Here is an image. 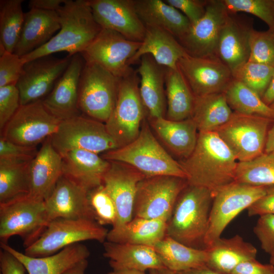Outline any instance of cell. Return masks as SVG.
<instances>
[{
    "label": "cell",
    "mask_w": 274,
    "mask_h": 274,
    "mask_svg": "<svg viewBox=\"0 0 274 274\" xmlns=\"http://www.w3.org/2000/svg\"><path fill=\"white\" fill-rule=\"evenodd\" d=\"M189 185L214 194L235 181L237 160L214 131L198 132L196 146L187 158L179 161Z\"/></svg>",
    "instance_id": "obj_1"
},
{
    "label": "cell",
    "mask_w": 274,
    "mask_h": 274,
    "mask_svg": "<svg viewBox=\"0 0 274 274\" xmlns=\"http://www.w3.org/2000/svg\"><path fill=\"white\" fill-rule=\"evenodd\" d=\"M57 13L60 23L58 32L43 46L21 57L24 63L57 52H66L70 57L81 54L101 29L93 17L88 0H66Z\"/></svg>",
    "instance_id": "obj_2"
},
{
    "label": "cell",
    "mask_w": 274,
    "mask_h": 274,
    "mask_svg": "<svg viewBox=\"0 0 274 274\" xmlns=\"http://www.w3.org/2000/svg\"><path fill=\"white\" fill-rule=\"evenodd\" d=\"M213 198L209 189L188 184L176 202L166 235L187 246L204 249Z\"/></svg>",
    "instance_id": "obj_3"
},
{
    "label": "cell",
    "mask_w": 274,
    "mask_h": 274,
    "mask_svg": "<svg viewBox=\"0 0 274 274\" xmlns=\"http://www.w3.org/2000/svg\"><path fill=\"white\" fill-rule=\"evenodd\" d=\"M101 156L109 161L128 164L145 178L169 176L186 179L180 163L160 145L144 121L135 140L125 146L104 153Z\"/></svg>",
    "instance_id": "obj_4"
},
{
    "label": "cell",
    "mask_w": 274,
    "mask_h": 274,
    "mask_svg": "<svg viewBox=\"0 0 274 274\" xmlns=\"http://www.w3.org/2000/svg\"><path fill=\"white\" fill-rule=\"evenodd\" d=\"M139 83L136 72L130 67L120 78L115 107L105 123L118 148L129 144L137 138L147 112L140 96Z\"/></svg>",
    "instance_id": "obj_5"
},
{
    "label": "cell",
    "mask_w": 274,
    "mask_h": 274,
    "mask_svg": "<svg viewBox=\"0 0 274 274\" xmlns=\"http://www.w3.org/2000/svg\"><path fill=\"white\" fill-rule=\"evenodd\" d=\"M108 232L94 220L57 218L50 221L39 237L25 248L24 254L33 257H45L85 241L104 243Z\"/></svg>",
    "instance_id": "obj_6"
},
{
    "label": "cell",
    "mask_w": 274,
    "mask_h": 274,
    "mask_svg": "<svg viewBox=\"0 0 274 274\" xmlns=\"http://www.w3.org/2000/svg\"><path fill=\"white\" fill-rule=\"evenodd\" d=\"M120 82V78L99 65L85 61L79 82L80 110L105 123L115 107Z\"/></svg>",
    "instance_id": "obj_7"
},
{
    "label": "cell",
    "mask_w": 274,
    "mask_h": 274,
    "mask_svg": "<svg viewBox=\"0 0 274 274\" xmlns=\"http://www.w3.org/2000/svg\"><path fill=\"white\" fill-rule=\"evenodd\" d=\"M49 221L44 200L28 195L0 204L1 243L18 235L25 248L33 244L46 229Z\"/></svg>",
    "instance_id": "obj_8"
},
{
    "label": "cell",
    "mask_w": 274,
    "mask_h": 274,
    "mask_svg": "<svg viewBox=\"0 0 274 274\" xmlns=\"http://www.w3.org/2000/svg\"><path fill=\"white\" fill-rule=\"evenodd\" d=\"M50 138L52 146L61 155L74 150L98 154L118 148L105 123L80 115L62 120Z\"/></svg>",
    "instance_id": "obj_9"
},
{
    "label": "cell",
    "mask_w": 274,
    "mask_h": 274,
    "mask_svg": "<svg viewBox=\"0 0 274 274\" xmlns=\"http://www.w3.org/2000/svg\"><path fill=\"white\" fill-rule=\"evenodd\" d=\"M273 120L233 112L215 132L238 162L251 160L264 152L269 125Z\"/></svg>",
    "instance_id": "obj_10"
},
{
    "label": "cell",
    "mask_w": 274,
    "mask_h": 274,
    "mask_svg": "<svg viewBox=\"0 0 274 274\" xmlns=\"http://www.w3.org/2000/svg\"><path fill=\"white\" fill-rule=\"evenodd\" d=\"M186 179L169 176L145 178L138 183L133 218L169 220Z\"/></svg>",
    "instance_id": "obj_11"
},
{
    "label": "cell",
    "mask_w": 274,
    "mask_h": 274,
    "mask_svg": "<svg viewBox=\"0 0 274 274\" xmlns=\"http://www.w3.org/2000/svg\"><path fill=\"white\" fill-rule=\"evenodd\" d=\"M265 191L266 186H253L234 181L216 192L204 240L205 248L220 238L229 223L262 197Z\"/></svg>",
    "instance_id": "obj_12"
},
{
    "label": "cell",
    "mask_w": 274,
    "mask_h": 274,
    "mask_svg": "<svg viewBox=\"0 0 274 274\" xmlns=\"http://www.w3.org/2000/svg\"><path fill=\"white\" fill-rule=\"evenodd\" d=\"M61 121L47 110L42 100L21 105L1 131V138L17 145L36 147L56 131Z\"/></svg>",
    "instance_id": "obj_13"
},
{
    "label": "cell",
    "mask_w": 274,
    "mask_h": 274,
    "mask_svg": "<svg viewBox=\"0 0 274 274\" xmlns=\"http://www.w3.org/2000/svg\"><path fill=\"white\" fill-rule=\"evenodd\" d=\"M141 44L128 40L113 30L101 28L81 54L85 61L97 64L121 78L130 68L129 60Z\"/></svg>",
    "instance_id": "obj_14"
},
{
    "label": "cell",
    "mask_w": 274,
    "mask_h": 274,
    "mask_svg": "<svg viewBox=\"0 0 274 274\" xmlns=\"http://www.w3.org/2000/svg\"><path fill=\"white\" fill-rule=\"evenodd\" d=\"M177 67L195 97L224 92L233 79L231 70L217 56L196 57L186 54Z\"/></svg>",
    "instance_id": "obj_15"
},
{
    "label": "cell",
    "mask_w": 274,
    "mask_h": 274,
    "mask_svg": "<svg viewBox=\"0 0 274 274\" xmlns=\"http://www.w3.org/2000/svg\"><path fill=\"white\" fill-rule=\"evenodd\" d=\"M72 57L59 58L52 55L37 58L24 64L16 85L21 105L43 100L68 66Z\"/></svg>",
    "instance_id": "obj_16"
},
{
    "label": "cell",
    "mask_w": 274,
    "mask_h": 274,
    "mask_svg": "<svg viewBox=\"0 0 274 274\" xmlns=\"http://www.w3.org/2000/svg\"><path fill=\"white\" fill-rule=\"evenodd\" d=\"M229 14L223 0H208L204 15L177 40L187 54L196 57L217 56L219 33Z\"/></svg>",
    "instance_id": "obj_17"
},
{
    "label": "cell",
    "mask_w": 274,
    "mask_h": 274,
    "mask_svg": "<svg viewBox=\"0 0 274 274\" xmlns=\"http://www.w3.org/2000/svg\"><path fill=\"white\" fill-rule=\"evenodd\" d=\"M145 178L128 164L110 161L102 185L113 199L117 211V222L112 229H118L133 219L137 186Z\"/></svg>",
    "instance_id": "obj_18"
},
{
    "label": "cell",
    "mask_w": 274,
    "mask_h": 274,
    "mask_svg": "<svg viewBox=\"0 0 274 274\" xmlns=\"http://www.w3.org/2000/svg\"><path fill=\"white\" fill-rule=\"evenodd\" d=\"M93 17L104 28L131 41L142 42L146 26L136 12L134 0H88Z\"/></svg>",
    "instance_id": "obj_19"
},
{
    "label": "cell",
    "mask_w": 274,
    "mask_h": 274,
    "mask_svg": "<svg viewBox=\"0 0 274 274\" xmlns=\"http://www.w3.org/2000/svg\"><path fill=\"white\" fill-rule=\"evenodd\" d=\"M89 193L84 188L62 175L45 200L49 222L57 218L95 220L89 203Z\"/></svg>",
    "instance_id": "obj_20"
},
{
    "label": "cell",
    "mask_w": 274,
    "mask_h": 274,
    "mask_svg": "<svg viewBox=\"0 0 274 274\" xmlns=\"http://www.w3.org/2000/svg\"><path fill=\"white\" fill-rule=\"evenodd\" d=\"M251 19L229 13L218 37L216 55L232 74L248 61L249 37L253 28Z\"/></svg>",
    "instance_id": "obj_21"
},
{
    "label": "cell",
    "mask_w": 274,
    "mask_h": 274,
    "mask_svg": "<svg viewBox=\"0 0 274 274\" xmlns=\"http://www.w3.org/2000/svg\"><path fill=\"white\" fill-rule=\"evenodd\" d=\"M85 62L81 54L72 56L65 71L42 100L47 110L61 121L80 115L79 82Z\"/></svg>",
    "instance_id": "obj_22"
},
{
    "label": "cell",
    "mask_w": 274,
    "mask_h": 274,
    "mask_svg": "<svg viewBox=\"0 0 274 274\" xmlns=\"http://www.w3.org/2000/svg\"><path fill=\"white\" fill-rule=\"evenodd\" d=\"M62 175V156L54 149L49 138L30 162L28 195L45 201Z\"/></svg>",
    "instance_id": "obj_23"
},
{
    "label": "cell",
    "mask_w": 274,
    "mask_h": 274,
    "mask_svg": "<svg viewBox=\"0 0 274 274\" xmlns=\"http://www.w3.org/2000/svg\"><path fill=\"white\" fill-rule=\"evenodd\" d=\"M138 72L139 92L149 118L165 117L167 104L164 89L166 67L149 54L142 56Z\"/></svg>",
    "instance_id": "obj_24"
},
{
    "label": "cell",
    "mask_w": 274,
    "mask_h": 274,
    "mask_svg": "<svg viewBox=\"0 0 274 274\" xmlns=\"http://www.w3.org/2000/svg\"><path fill=\"white\" fill-rule=\"evenodd\" d=\"M60 28L57 12L30 9L25 13L20 35L13 53L22 57L48 42Z\"/></svg>",
    "instance_id": "obj_25"
},
{
    "label": "cell",
    "mask_w": 274,
    "mask_h": 274,
    "mask_svg": "<svg viewBox=\"0 0 274 274\" xmlns=\"http://www.w3.org/2000/svg\"><path fill=\"white\" fill-rule=\"evenodd\" d=\"M63 175L90 192L102 185L110 161L98 154L74 150L61 155Z\"/></svg>",
    "instance_id": "obj_26"
},
{
    "label": "cell",
    "mask_w": 274,
    "mask_h": 274,
    "mask_svg": "<svg viewBox=\"0 0 274 274\" xmlns=\"http://www.w3.org/2000/svg\"><path fill=\"white\" fill-rule=\"evenodd\" d=\"M1 248L17 258L28 274H63L75 263L88 259L90 255L88 248L80 243L66 247L53 255L41 257L27 256L8 244L1 243Z\"/></svg>",
    "instance_id": "obj_27"
},
{
    "label": "cell",
    "mask_w": 274,
    "mask_h": 274,
    "mask_svg": "<svg viewBox=\"0 0 274 274\" xmlns=\"http://www.w3.org/2000/svg\"><path fill=\"white\" fill-rule=\"evenodd\" d=\"M206 267L222 274H230L241 263L256 259L257 250L239 235L221 237L205 248Z\"/></svg>",
    "instance_id": "obj_28"
},
{
    "label": "cell",
    "mask_w": 274,
    "mask_h": 274,
    "mask_svg": "<svg viewBox=\"0 0 274 274\" xmlns=\"http://www.w3.org/2000/svg\"><path fill=\"white\" fill-rule=\"evenodd\" d=\"M104 256L109 259L113 270H158L165 268L151 246L131 244L104 243Z\"/></svg>",
    "instance_id": "obj_29"
},
{
    "label": "cell",
    "mask_w": 274,
    "mask_h": 274,
    "mask_svg": "<svg viewBox=\"0 0 274 274\" xmlns=\"http://www.w3.org/2000/svg\"><path fill=\"white\" fill-rule=\"evenodd\" d=\"M144 38L128 65L140 60L144 55H150L159 64L176 69L179 60L187 53L180 43L167 31L155 27L146 26Z\"/></svg>",
    "instance_id": "obj_30"
},
{
    "label": "cell",
    "mask_w": 274,
    "mask_h": 274,
    "mask_svg": "<svg viewBox=\"0 0 274 274\" xmlns=\"http://www.w3.org/2000/svg\"><path fill=\"white\" fill-rule=\"evenodd\" d=\"M138 15L145 26L163 29L177 40L188 30L191 23L180 11L162 0H134Z\"/></svg>",
    "instance_id": "obj_31"
},
{
    "label": "cell",
    "mask_w": 274,
    "mask_h": 274,
    "mask_svg": "<svg viewBox=\"0 0 274 274\" xmlns=\"http://www.w3.org/2000/svg\"><path fill=\"white\" fill-rule=\"evenodd\" d=\"M149 120L157 135L174 154L182 159L191 155L196 146L198 133L191 118L181 121L165 117L149 118Z\"/></svg>",
    "instance_id": "obj_32"
},
{
    "label": "cell",
    "mask_w": 274,
    "mask_h": 274,
    "mask_svg": "<svg viewBox=\"0 0 274 274\" xmlns=\"http://www.w3.org/2000/svg\"><path fill=\"white\" fill-rule=\"evenodd\" d=\"M153 248L165 268L174 272L206 267L205 249L187 246L167 235Z\"/></svg>",
    "instance_id": "obj_33"
},
{
    "label": "cell",
    "mask_w": 274,
    "mask_h": 274,
    "mask_svg": "<svg viewBox=\"0 0 274 274\" xmlns=\"http://www.w3.org/2000/svg\"><path fill=\"white\" fill-rule=\"evenodd\" d=\"M167 222L134 217L117 229L109 231L107 241L153 247L166 235Z\"/></svg>",
    "instance_id": "obj_34"
},
{
    "label": "cell",
    "mask_w": 274,
    "mask_h": 274,
    "mask_svg": "<svg viewBox=\"0 0 274 274\" xmlns=\"http://www.w3.org/2000/svg\"><path fill=\"white\" fill-rule=\"evenodd\" d=\"M166 119L181 121L191 118L195 96L178 68L166 67Z\"/></svg>",
    "instance_id": "obj_35"
},
{
    "label": "cell",
    "mask_w": 274,
    "mask_h": 274,
    "mask_svg": "<svg viewBox=\"0 0 274 274\" xmlns=\"http://www.w3.org/2000/svg\"><path fill=\"white\" fill-rule=\"evenodd\" d=\"M232 114L224 92H222L195 97L191 118L198 132H211L228 121Z\"/></svg>",
    "instance_id": "obj_36"
},
{
    "label": "cell",
    "mask_w": 274,
    "mask_h": 274,
    "mask_svg": "<svg viewBox=\"0 0 274 274\" xmlns=\"http://www.w3.org/2000/svg\"><path fill=\"white\" fill-rule=\"evenodd\" d=\"M31 161L0 159V204L29 194V166Z\"/></svg>",
    "instance_id": "obj_37"
},
{
    "label": "cell",
    "mask_w": 274,
    "mask_h": 274,
    "mask_svg": "<svg viewBox=\"0 0 274 274\" xmlns=\"http://www.w3.org/2000/svg\"><path fill=\"white\" fill-rule=\"evenodd\" d=\"M224 94L233 112L274 120V110L265 104L256 92L241 82L233 79Z\"/></svg>",
    "instance_id": "obj_38"
},
{
    "label": "cell",
    "mask_w": 274,
    "mask_h": 274,
    "mask_svg": "<svg viewBox=\"0 0 274 274\" xmlns=\"http://www.w3.org/2000/svg\"><path fill=\"white\" fill-rule=\"evenodd\" d=\"M235 182L257 186L274 185V152H264L248 161L238 162Z\"/></svg>",
    "instance_id": "obj_39"
},
{
    "label": "cell",
    "mask_w": 274,
    "mask_h": 274,
    "mask_svg": "<svg viewBox=\"0 0 274 274\" xmlns=\"http://www.w3.org/2000/svg\"><path fill=\"white\" fill-rule=\"evenodd\" d=\"M23 0L0 1V45L13 52L18 41L24 14Z\"/></svg>",
    "instance_id": "obj_40"
},
{
    "label": "cell",
    "mask_w": 274,
    "mask_h": 274,
    "mask_svg": "<svg viewBox=\"0 0 274 274\" xmlns=\"http://www.w3.org/2000/svg\"><path fill=\"white\" fill-rule=\"evenodd\" d=\"M232 76L262 98L274 76V67L248 61L235 70Z\"/></svg>",
    "instance_id": "obj_41"
},
{
    "label": "cell",
    "mask_w": 274,
    "mask_h": 274,
    "mask_svg": "<svg viewBox=\"0 0 274 274\" xmlns=\"http://www.w3.org/2000/svg\"><path fill=\"white\" fill-rule=\"evenodd\" d=\"M249 62L274 67V31H258L253 28L249 37Z\"/></svg>",
    "instance_id": "obj_42"
},
{
    "label": "cell",
    "mask_w": 274,
    "mask_h": 274,
    "mask_svg": "<svg viewBox=\"0 0 274 274\" xmlns=\"http://www.w3.org/2000/svg\"><path fill=\"white\" fill-rule=\"evenodd\" d=\"M230 13L245 12L256 16L274 31V0H223Z\"/></svg>",
    "instance_id": "obj_43"
},
{
    "label": "cell",
    "mask_w": 274,
    "mask_h": 274,
    "mask_svg": "<svg viewBox=\"0 0 274 274\" xmlns=\"http://www.w3.org/2000/svg\"><path fill=\"white\" fill-rule=\"evenodd\" d=\"M89 200L96 222L102 226L109 224L113 227L116 224L115 205L102 185L89 192Z\"/></svg>",
    "instance_id": "obj_44"
},
{
    "label": "cell",
    "mask_w": 274,
    "mask_h": 274,
    "mask_svg": "<svg viewBox=\"0 0 274 274\" xmlns=\"http://www.w3.org/2000/svg\"><path fill=\"white\" fill-rule=\"evenodd\" d=\"M21 57L5 51L0 54V87L16 85L24 64Z\"/></svg>",
    "instance_id": "obj_45"
},
{
    "label": "cell",
    "mask_w": 274,
    "mask_h": 274,
    "mask_svg": "<svg viewBox=\"0 0 274 274\" xmlns=\"http://www.w3.org/2000/svg\"><path fill=\"white\" fill-rule=\"evenodd\" d=\"M21 106L16 85L0 87V129L2 131Z\"/></svg>",
    "instance_id": "obj_46"
},
{
    "label": "cell",
    "mask_w": 274,
    "mask_h": 274,
    "mask_svg": "<svg viewBox=\"0 0 274 274\" xmlns=\"http://www.w3.org/2000/svg\"><path fill=\"white\" fill-rule=\"evenodd\" d=\"M253 231L260 243L262 249L270 256H273L274 215L260 216Z\"/></svg>",
    "instance_id": "obj_47"
},
{
    "label": "cell",
    "mask_w": 274,
    "mask_h": 274,
    "mask_svg": "<svg viewBox=\"0 0 274 274\" xmlns=\"http://www.w3.org/2000/svg\"><path fill=\"white\" fill-rule=\"evenodd\" d=\"M38 152L36 147L21 146L2 138L0 139V159L30 161L36 156Z\"/></svg>",
    "instance_id": "obj_48"
},
{
    "label": "cell",
    "mask_w": 274,
    "mask_h": 274,
    "mask_svg": "<svg viewBox=\"0 0 274 274\" xmlns=\"http://www.w3.org/2000/svg\"><path fill=\"white\" fill-rule=\"evenodd\" d=\"M183 14L191 25L198 21L204 15L208 0H165Z\"/></svg>",
    "instance_id": "obj_49"
},
{
    "label": "cell",
    "mask_w": 274,
    "mask_h": 274,
    "mask_svg": "<svg viewBox=\"0 0 274 274\" xmlns=\"http://www.w3.org/2000/svg\"><path fill=\"white\" fill-rule=\"evenodd\" d=\"M249 216L274 215V185L266 186L265 193L247 209Z\"/></svg>",
    "instance_id": "obj_50"
},
{
    "label": "cell",
    "mask_w": 274,
    "mask_h": 274,
    "mask_svg": "<svg viewBox=\"0 0 274 274\" xmlns=\"http://www.w3.org/2000/svg\"><path fill=\"white\" fill-rule=\"evenodd\" d=\"M230 274H274V266L262 264L254 259L241 263Z\"/></svg>",
    "instance_id": "obj_51"
},
{
    "label": "cell",
    "mask_w": 274,
    "mask_h": 274,
    "mask_svg": "<svg viewBox=\"0 0 274 274\" xmlns=\"http://www.w3.org/2000/svg\"><path fill=\"white\" fill-rule=\"evenodd\" d=\"M23 264L9 252L1 249L0 251L1 274H25Z\"/></svg>",
    "instance_id": "obj_52"
},
{
    "label": "cell",
    "mask_w": 274,
    "mask_h": 274,
    "mask_svg": "<svg viewBox=\"0 0 274 274\" xmlns=\"http://www.w3.org/2000/svg\"><path fill=\"white\" fill-rule=\"evenodd\" d=\"M66 0H30L28 2L30 9L56 11L61 8Z\"/></svg>",
    "instance_id": "obj_53"
},
{
    "label": "cell",
    "mask_w": 274,
    "mask_h": 274,
    "mask_svg": "<svg viewBox=\"0 0 274 274\" xmlns=\"http://www.w3.org/2000/svg\"><path fill=\"white\" fill-rule=\"evenodd\" d=\"M88 265L87 259H83L66 270L63 274H85Z\"/></svg>",
    "instance_id": "obj_54"
},
{
    "label": "cell",
    "mask_w": 274,
    "mask_h": 274,
    "mask_svg": "<svg viewBox=\"0 0 274 274\" xmlns=\"http://www.w3.org/2000/svg\"><path fill=\"white\" fill-rule=\"evenodd\" d=\"M272 126L268 128L264 149L265 153L274 152V120Z\"/></svg>",
    "instance_id": "obj_55"
},
{
    "label": "cell",
    "mask_w": 274,
    "mask_h": 274,
    "mask_svg": "<svg viewBox=\"0 0 274 274\" xmlns=\"http://www.w3.org/2000/svg\"><path fill=\"white\" fill-rule=\"evenodd\" d=\"M262 99L265 104L269 106L274 102V76L262 97Z\"/></svg>",
    "instance_id": "obj_56"
},
{
    "label": "cell",
    "mask_w": 274,
    "mask_h": 274,
    "mask_svg": "<svg viewBox=\"0 0 274 274\" xmlns=\"http://www.w3.org/2000/svg\"><path fill=\"white\" fill-rule=\"evenodd\" d=\"M174 273L175 274H222L212 270L207 267L192 269Z\"/></svg>",
    "instance_id": "obj_57"
},
{
    "label": "cell",
    "mask_w": 274,
    "mask_h": 274,
    "mask_svg": "<svg viewBox=\"0 0 274 274\" xmlns=\"http://www.w3.org/2000/svg\"><path fill=\"white\" fill-rule=\"evenodd\" d=\"M107 274H146L145 271L134 269L112 270Z\"/></svg>",
    "instance_id": "obj_58"
},
{
    "label": "cell",
    "mask_w": 274,
    "mask_h": 274,
    "mask_svg": "<svg viewBox=\"0 0 274 274\" xmlns=\"http://www.w3.org/2000/svg\"><path fill=\"white\" fill-rule=\"evenodd\" d=\"M158 274H175L174 272L165 268L157 270Z\"/></svg>",
    "instance_id": "obj_59"
},
{
    "label": "cell",
    "mask_w": 274,
    "mask_h": 274,
    "mask_svg": "<svg viewBox=\"0 0 274 274\" xmlns=\"http://www.w3.org/2000/svg\"><path fill=\"white\" fill-rule=\"evenodd\" d=\"M149 274H158V273L157 270L151 269V270H149Z\"/></svg>",
    "instance_id": "obj_60"
},
{
    "label": "cell",
    "mask_w": 274,
    "mask_h": 274,
    "mask_svg": "<svg viewBox=\"0 0 274 274\" xmlns=\"http://www.w3.org/2000/svg\"><path fill=\"white\" fill-rule=\"evenodd\" d=\"M270 263L274 266V255L270 256Z\"/></svg>",
    "instance_id": "obj_61"
},
{
    "label": "cell",
    "mask_w": 274,
    "mask_h": 274,
    "mask_svg": "<svg viewBox=\"0 0 274 274\" xmlns=\"http://www.w3.org/2000/svg\"><path fill=\"white\" fill-rule=\"evenodd\" d=\"M270 107L272 109L274 110V102H273L271 105H270Z\"/></svg>",
    "instance_id": "obj_62"
}]
</instances>
